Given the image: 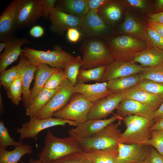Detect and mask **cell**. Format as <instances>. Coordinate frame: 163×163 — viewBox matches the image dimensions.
Masks as SVG:
<instances>
[{
  "instance_id": "1",
  "label": "cell",
  "mask_w": 163,
  "mask_h": 163,
  "mask_svg": "<svg viewBox=\"0 0 163 163\" xmlns=\"http://www.w3.org/2000/svg\"><path fill=\"white\" fill-rule=\"evenodd\" d=\"M84 151L78 141L70 136L60 138L48 131L45 138L44 145L38 154L39 159L43 163H50L76 152Z\"/></svg>"
},
{
  "instance_id": "2",
  "label": "cell",
  "mask_w": 163,
  "mask_h": 163,
  "mask_svg": "<svg viewBox=\"0 0 163 163\" xmlns=\"http://www.w3.org/2000/svg\"><path fill=\"white\" fill-rule=\"evenodd\" d=\"M80 50L82 54L81 68L83 69L107 65L114 61L108 46L98 38L86 39Z\"/></svg>"
},
{
  "instance_id": "3",
  "label": "cell",
  "mask_w": 163,
  "mask_h": 163,
  "mask_svg": "<svg viewBox=\"0 0 163 163\" xmlns=\"http://www.w3.org/2000/svg\"><path fill=\"white\" fill-rule=\"evenodd\" d=\"M126 129L118 140V143L126 144H144L151 137L149 129L154 123L142 117L130 115L123 118Z\"/></svg>"
},
{
  "instance_id": "4",
  "label": "cell",
  "mask_w": 163,
  "mask_h": 163,
  "mask_svg": "<svg viewBox=\"0 0 163 163\" xmlns=\"http://www.w3.org/2000/svg\"><path fill=\"white\" fill-rule=\"evenodd\" d=\"M123 119L119 120L116 123H111L88 138L74 137L79 142L84 151L90 149L102 150L117 149L118 140L122 133L119 127L121 124Z\"/></svg>"
},
{
  "instance_id": "5",
  "label": "cell",
  "mask_w": 163,
  "mask_h": 163,
  "mask_svg": "<svg viewBox=\"0 0 163 163\" xmlns=\"http://www.w3.org/2000/svg\"><path fill=\"white\" fill-rule=\"evenodd\" d=\"M108 44L114 60L125 62L133 61L137 53L151 46L146 41L129 35L114 37Z\"/></svg>"
},
{
  "instance_id": "6",
  "label": "cell",
  "mask_w": 163,
  "mask_h": 163,
  "mask_svg": "<svg viewBox=\"0 0 163 163\" xmlns=\"http://www.w3.org/2000/svg\"><path fill=\"white\" fill-rule=\"evenodd\" d=\"M22 54L31 64L38 66L45 64L53 68L63 69L68 61L73 56L58 45H55L53 50L47 51L37 50L25 46L23 49Z\"/></svg>"
},
{
  "instance_id": "7",
  "label": "cell",
  "mask_w": 163,
  "mask_h": 163,
  "mask_svg": "<svg viewBox=\"0 0 163 163\" xmlns=\"http://www.w3.org/2000/svg\"><path fill=\"white\" fill-rule=\"evenodd\" d=\"M69 103L63 108L55 113V118L76 122L79 124L87 119L88 112L93 104L80 93H75Z\"/></svg>"
},
{
  "instance_id": "8",
  "label": "cell",
  "mask_w": 163,
  "mask_h": 163,
  "mask_svg": "<svg viewBox=\"0 0 163 163\" xmlns=\"http://www.w3.org/2000/svg\"><path fill=\"white\" fill-rule=\"evenodd\" d=\"M67 124L75 126L79 124L74 121L55 117L37 119L30 117L28 122L23 124L21 127L16 129V131L19 134L21 140L27 138L36 139L38 134L42 130L55 126H65Z\"/></svg>"
},
{
  "instance_id": "9",
  "label": "cell",
  "mask_w": 163,
  "mask_h": 163,
  "mask_svg": "<svg viewBox=\"0 0 163 163\" xmlns=\"http://www.w3.org/2000/svg\"><path fill=\"white\" fill-rule=\"evenodd\" d=\"M75 85L66 79L48 102L34 117L37 119L53 117L54 113L64 107L75 93Z\"/></svg>"
},
{
  "instance_id": "10",
  "label": "cell",
  "mask_w": 163,
  "mask_h": 163,
  "mask_svg": "<svg viewBox=\"0 0 163 163\" xmlns=\"http://www.w3.org/2000/svg\"><path fill=\"white\" fill-rule=\"evenodd\" d=\"M17 4L15 30L35 24L43 17L40 0H15Z\"/></svg>"
},
{
  "instance_id": "11",
  "label": "cell",
  "mask_w": 163,
  "mask_h": 163,
  "mask_svg": "<svg viewBox=\"0 0 163 163\" xmlns=\"http://www.w3.org/2000/svg\"><path fill=\"white\" fill-rule=\"evenodd\" d=\"M127 91L111 93L94 102L88 112L87 119H101L112 113L125 98Z\"/></svg>"
},
{
  "instance_id": "12",
  "label": "cell",
  "mask_w": 163,
  "mask_h": 163,
  "mask_svg": "<svg viewBox=\"0 0 163 163\" xmlns=\"http://www.w3.org/2000/svg\"><path fill=\"white\" fill-rule=\"evenodd\" d=\"M83 18L67 14L55 7L48 19L50 23V30L62 35L70 28H75L79 30L82 26Z\"/></svg>"
},
{
  "instance_id": "13",
  "label": "cell",
  "mask_w": 163,
  "mask_h": 163,
  "mask_svg": "<svg viewBox=\"0 0 163 163\" xmlns=\"http://www.w3.org/2000/svg\"><path fill=\"white\" fill-rule=\"evenodd\" d=\"M109 30V26L98 14L97 10H94L90 11L83 18L79 31L84 38H99L105 36Z\"/></svg>"
},
{
  "instance_id": "14",
  "label": "cell",
  "mask_w": 163,
  "mask_h": 163,
  "mask_svg": "<svg viewBox=\"0 0 163 163\" xmlns=\"http://www.w3.org/2000/svg\"><path fill=\"white\" fill-rule=\"evenodd\" d=\"M117 150L118 163H141L149 156L150 146L119 143Z\"/></svg>"
},
{
  "instance_id": "15",
  "label": "cell",
  "mask_w": 163,
  "mask_h": 163,
  "mask_svg": "<svg viewBox=\"0 0 163 163\" xmlns=\"http://www.w3.org/2000/svg\"><path fill=\"white\" fill-rule=\"evenodd\" d=\"M144 67L133 61L125 62L114 60L106 66L102 76L101 82L139 74Z\"/></svg>"
},
{
  "instance_id": "16",
  "label": "cell",
  "mask_w": 163,
  "mask_h": 163,
  "mask_svg": "<svg viewBox=\"0 0 163 163\" xmlns=\"http://www.w3.org/2000/svg\"><path fill=\"white\" fill-rule=\"evenodd\" d=\"M123 118L117 114L107 119L87 120L79 124L76 128L69 130L70 136L82 139H86L98 132L115 120Z\"/></svg>"
},
{
  "instance_id": "17",
  "label": "cell",
  "mask_w": 163,
  "mask_h": 163,
  "mask_svg": "<svg viewBox=\"0 0 163 163\" xmlns=\"http://www.w3.org/2000/svg\"><path fill=\"white\" fill-rule=\"evenodd\" d=\"M31 42L25 38L12 36L7 46L0 55V73L6 69L8 66L16 61L22 53L21 46Z\"/></svg>"
},
{
  "instance_id": "18",
  "label": "cell",
  "mask_w": 163,
  "mask_h": 163,
  "mask_svg": "<svg viewBox=\"0 0 163 163\" xmlns=\"http://www.w3.org/2000/svg\"><path fill=\"white\" fill-rule=\"evenodd\" d=\"M116 110L117 114L123 118L129 115H133L153 120L156 110L138 101L126 99L120 102Z\"/></svg>"
},
{
  "instance_id": "19",
  "label": "cell",
  "mask_w": 163,
  "mask_h": 163,
  "mask_svg": "<svg viewBox=\"0 0 163 163\" xmlns=\"http://www.w3.org/2000/svg\"><path fill=\"white\" fill-rule=\"evenodd\" d=\"M17 4L15 0L11 2L0 17V40L2 41L13 36L16 31Z\"/></svg>"
},
{
  "instance_id": "20",
  "label": "cell",
  "mask_w": 163,
  "mask_h": 163,
  "mask_svg": "<svg viewBox=\"0 0 163 163\" xmlns=\"http://www.w3.org/2000/svg\"><path fill=\"white\" fill-rule=\"evenodd\" d=\"M75 87L76 93L80 94L85 99L92 103L112 93L107 88V82L91 84L77 83Z\"/></svg>"
},
{
  "instance_id": "21",
  "label": "cell",
  "mask_w": 163,
  "mask_h": 163,
  "mask_svg": "<svg viewBox=\"0 0 163 163\" xmlns=\"http://www.w3.org/2000/svg\"><path fill=\"white\" fill-rule=\"evenodd\" d=\"M125 99L138 101L156 110L163 102V100L158 96L139 88L136 85L127 91Z\"/></svg>"
},
{
  "instance_id": "22",
  "label": "cell",
  "mask_w": 163,
  "mask_h": 163,
  "mask_svg": "<svg viewBox=\"0 0 163 163\" xmlns=\"http://www.w3.org/2000/svg\"><path fill=\"white\" fill-rule=\"evenodd\" d=\"M133 61L139 63L143 67H152L163 64V50L149 46L137 53Z\"/></svg>"
},
{
  "instance_id": "23",
  "label": "cell",
  "mask_w": 163,
  "mask_h": 163,
  "mask_svg": "<svg viewBox=\"0 0 163 163\" xmlns=\"http://www.w3.org/2000/svg\"><path fill=\"white\" fill-rule=\"evenodd\" d=\"M55 7L67 14L81 18L89 11L87 0H57Z\"/></svg>"
},
{
  "instance_id": "24",
  "label": "cell",
  "mask_w": 163,
  "mask_h": 163,
  "mask_svg": "<svg viewBox=\"0 0 163 163\" xmlns=\"http://www.w3.org/2000/svg\"><path fill=\"white\" fill-rule=\"evenodd\" d=\"M59 69H60L52 68L45 64H40L37 66V69L35 72L34 85L30 90L29 104L37 94L43 89L45 83L51 75Z\"/></svg>"
},
{
  "instance_id": "25",
  "label": "cell",
  "mask_w": 163,
  "mask_h": 163,
  "mask_svg": "<svg viewBox=\"0 0 163 163\" xmlns=\"http://www.w3.org/2000/svg\"><path fill=\"white\" fill-rule=\"evenodd\" d=\"M29 63L26 58L21 54L17 65L10 69H5L0 73V84L5 90L8 89L10 85L14 80L22 75Z\"/></svg>"
},
{
  "instance_id": "26",
  "label": "cell",
  "mask_w": 163,
  "mask_h": 163,
  "mask_svg": "<svg viewBox=\"0 0 163 163\" xmlns=\"http://www.w3.org/2000/svg\"><path fill=\"white\" fill-rule=\"evenodd\" d=\"M59 87L52 90L43 88L29 103L26 109V115L30 117H35L47 104Z\"/></svg>"
},
{
  "instance_id": "27",
  "label": "cell",
  "mask_w": 163,
  "mask_h": 163,
  "mask_svg": "<svg viewBox=\"0 0 163 163\" xmlns=\"http://www.w3.org/2000/svg\"><path fill=\"white\" fill-rule=\"evenodd\" d=\"M141 80L139 74H133L107 82V87L112 93L121 92L137 85Z\"/></svg>"
},
{
  "instance_id": "28",
  "label": "cell",
  "mask_w": 163,
  "mask_h": 163,
  "mask_svg": "<svg viewBox=\"0 0 163 163\" xmlns=\"http://www.w3.org/2000/svg\"><path fill=\"white\" fill-rule=\"evenodd\" d=\"M123 32L138 39L150 43L147 33L146 28L138 22L133 17L127 16L121 26Z\"/></svg>"
},
{
  "instance_id": "29",
  "label": "cell",
  "mask_w": 163,
  "mask_h": 163,
  "mask_svg": "<svg viewBox=\"0 0 163 163\" xmlns=\"http://www.w3.org/2000/svg\"><path fill=\"white\" fill-rule=\"evenodd\" d=\"M33 152L32 147L27 144L16 146L11 151L0 149V163H18L24 155Z\"/></svg>"
},
{
  "instance_id": "30",
  "label": "cell",
  "mask_w": 163,
  "mask_h": 163,
  "mask_svg": "<svg viewBox=\"0 0 163 163\" xmlns=\"http://www.w3.org/2000/svg\"><path fill=\"white\" fill-rule=\"evenodd\" d=\"M97 13L106 24V22L113 23L120 19L122 11L117 2L108 0L97 10Z\"/></svg>"
},
{
  "instance_id": "31",
  "label": "cell",
  "mask_w": 163,
  "mask_h": 163,
  "mask_svg": "<svg viewBox=\"0 0 163 163\" xmlns=\"http://www.w3.org/2000/svg\"><path fill=\"white\" fill-rule=\"evenodd\" d=\"M84 151L91 158L93 163H118L117 149L102 150L90 149Z\"/></svg>"
},
{
  "instance_id": "32",
  "label": "cell",
  "mask_w": 163,
  "mask_h": 163,
  "mask_svg": "<svg viewBox=\"0 0 163 163\" xmlns=\"http://www.w3.org/2000/svg\"><path fill=\"white\" fill-rule=\"evenodd\" d=\"M37 68V66L29 63L26 67L21 76L23 88L21 100L23 106L25 109L27 108L30 101V87Z\"/></svg>"
},
{
  "instance_id": "33",
  "label": "cell",
  "mask_w": 163,
  "mask_h": 163,
  "mask_svg": "<svg viewBox=\"0 0 163 163\" xmlns=\"http://www.w3.org/2000/svg\"><path fill=\"white\" fill-rule=\"evenodd\" d=\"M107 66L101 65L90 69L80 68L77 77L76 83H84L92 81L101 82L102 76Z\"/></svg>"
},
{
  "instance_id": "34",
  "label": "cell",
  "mask_w": 163,
  "mask_h": 163,
  "mask_svg": "<svg viewBox=\"0 0 163 163\" xmlns=\"http://www.w3.org/2000/svg\"><path fill=\"white\" fill-rule=\"evenodd\" d=\"M82 59L78 55L73 56L66 64L64 70L66 78L74 85L76 84V79L81 67Z\"/></svg>"
},
{
  "instance_id": "35",
  "label": "cell",
  "mask_w": 163,
  "mask_h": 163,
  "mask_svg": "<svg viewBox=\"0 0 163 163\" xmlns=\"http://www.w3.org/2000/svg\"><path fill=\"white\" fill-rule=\"evenodd\" d=\"M139 74L141 80L147 79L163 83V64L152 67H144Z\"/></svg>"
},
{
  "instance_id": "36",
  "label": "cell",
  "mask_w": 163,
  "mask_h": 163,
  "mask_svg": "<svg viewBox=\"0 0 163 163\" xmlns=\"http://www.w3.org/2000/svg\"><path fill=\"white\" fill-rule=\"evenodd\" d=\"M136 86L157 95L163 100V83L144 79L141 80Z\"/></svg>"
},
{
  "instance_id": "37",
  "label": "cell",
  "mask_w": 163,
  "mask_h": 163,
  "mask_svg": "<svg viewBox=\"0 0 163 163\" xmlns=\"http://www.w3.org/2000/svg\"><path fill=\"white\" fill-rule=\"evenodd\" d=\"M21 76L17 78L12 83L7 90L8 98L11 100L14 105L17 106L19 102L21 100V96L22 94Z\"/></svg>"
},
{
  "instance_id": "38",
  "label": "cell",
  "mask_w": 163,
  "mask_h": 163,
  "mask_svg": "<svg viewBox=\"0 0 163 163\" xmlns=\"http://www.w3.org/2000/svg\"><path fill=\"white\" fill-rule=\"evenodd\" d=\"M24 144L22 141H16L10 136L7 128L5 127L3 120L0 121V149H6L9 146L15 147Z\"/></svg>"
},
{
  "instance_id": "39",
  "label": "cell",
  "mask_w": 163,
  "mask_h": 163,
  "mask_svg": "<svg viewBox=\"0 0 163 163\" xmlns=\"http://www.w3.org/2000/svg\"><path fill=\"white\" fill-rule=\"evenodd\" d=\"M66 79L64 69H59L51 75L43 88L51 90L56 89L62 84Z\"/></svg>"
},
{
  "instance_id": "40",
  "label": "cell",
  "mask_w": 163,
  "mask_h": 163,
  "mask_svg": "<svg viewBox=\"0 0 163 163\" xmlns=\"http://www.w3.org/2000/svg\"><path fill=\"white\" fill-rule=\"evenodd\" d=\"M59 160L63 163H93L84 151L73 153Z\"/></svg>"
},
{
  "instance_id": "41",
  "label": "cell",
  "mask_w": 163,
  "mask_h": 163,
  "mask_svg": "<svg viewBox=\"0 0 163 163\" xmlns=\"http://www.w3.org/2000/svg\"><path fill=\"white\" fill-rule=\"evenodd\" d=\"M150 132L151 137L145 145L153 147L163 156V131L151 130Z\"/></svg>"
},
{
  "instance_id": "42",
  "label": "cell",
  "mask_w": 163,
  "mask_h": 163,
  "mask_svg": "<svg viewBox=\"0 0 163 163\" xmlns=\"http://www.w3.org/2000/svg\"><path fill=\"white\" fill-rule=\"evenodd\" d=\"M146 30L151 45L163 50V38L153 29L148 26L146 27Z\"/></svg>"
},
{
  "instance_id": "43",
  "label": "cell",
  "mask_w": 163,
  "mask_h": 163,
  "mask_svg": "<svg viewBox=\"0 0 163 163\" xmlns=\"http://www.w3.org/2000/svg\"><path fill=\"white\" fill-rule=\"evenodd\" d=\"M43 17L47 19L55 7L57 0H40Z\"/></svg>"
},
{
  "instance_id": "44",
  "label": "cell",
  "mask_w": 163,
  "mask_h": 163,
  "mask_svg": "<svg viewBox=\"0 0 163 163\" xmlns=\"http://www.w3.org/2000/svg\"><path fill=\"white\" fill-rule=\"evenodd\" d=\"M149 159L150 163H163V156L159 154L154 148L151 146Z\"/></svg>"
},
{
  "instance_id": "45",
  "label": "cell",
  "mask_w": 163,
  "mask_h": 163,
  "mask_svg": "<svg viewBox=\"0 0 163 163\" xmlns=\"http://www.w3.org/2000/svg\"><path fill=\"white\" fill-rule=\"evenodd\" d=\"M81 35L80 31L76 29L70 28L67 30V38L71 42H77L79 40Z\"/></svg>"
},
{
  "instance_id": "46",
  "label": "cell",
  "mask_w": 163,
  "mask_h": 163,
  "mask_svg": "<svg viewBox=\"0 0 163 163\" xmlns=\"http://www.w3.org/2000/svg\"><path fill=\"white\" fill-rule=\"evenodd\" d=\"M108 0H87L88 6L89 11L97 10L105 4Z\"/></svg>"
},
{
  "instance_id": "47",
  "label": "cell",
  "mask_w": 163,
  "mask_h": 163,
  "mask_svg": "<svg viewBox=\"0 0 163 163\" xmlns=\"http://www.w3.org/2000/svg\"><path fill=\"white\" fill-rule=\"evenodd\" d=\"M30 35L34 38H39L42 36L44 34V30L41 26L37 25L33 26L30 30Z\"/></svg>"
},
{
  "instance_id": "48",
  "label": "cell",
  "mask_w": 163,
  "mask_h": 163,
  "mask_svg": "<svg viewBox=\"0 0 163 163\" xmlns=\"http://www.w3.org/2000/svg\"><path fill=\"white\" fill-rule=\"evenodd\" d=\"M149 21V22L163 24V11L150 15Z\"/></svg>"
},
{
  "instance_id": "49",
  "label": "cell",
  "mask_w": 163,
  "mask_h": 163,
  "mask_svg": "<svg viewBox=\"0 0 163 163\" xmlns=\"http://www.w3.org/2000/svg\"><path fill=\"white\" fill-rule=\"evenodd\" d=\"M148 26L153 29L163 38V24L149 22Z\"/></svg>"
},
{
  "instance_id": "50",
  "label": "cell",
  "mask_w": 163,
  "mask_h": 163,
  "mask_svg": "<svg viewBox=\"0 0 163 163\" xmlns=\"http://www.w3.org/2000/svg\"><path fill=\"white\" fill-rule=\"evenodd\" d=\"M163 118V102L159 107L156 111L153 118L155 123Z\"/></svg>"
},
{
  "instance_id": "51",
  "label": "cell",
  "mask_w": 163,
  "mask_h": 163,
  "mask_svg": "<svg viewBox=\"0 0 163 163\" xmlns=\"http://www.w3.org/2000/svg\"><path fill=\"white\" fill-rule=\"evenodd\" d=\"M127 2L131 5L136 8H142L145 5V2L142 0H127Z\"/></svg>"
},
{
  "instance_id": "52",
  "label": "cell",
  "mask_w": 163,
  "mask_h": 163,
  "mask_svg": "<svg viewBox=\"0 0 163 163\" xmlns=\"http://www.w3.org/2000/svg\"><path fill=\"white\" fill-rule=\"evenodd\" d=\"M150 131L157 130L163 131V118L154 123L149 129Z\"/></svg>"
},
{
  "instance_id": "53",
  "label": "cell",
  "mask_w": 163,
  "mask_h": 163,
  "mask_svg": "<svg viewBox=\"0 0 163 163\" xmlns=\"http://www.w3.org/2000/svg\"><path fill=\"white\" fill-rule=\"evenodd\" d=\"M163 11V0H158L156 1V13Z\"/></svg>"
},
{
  "instance_id": "54",
  "label": "cell",
  "mask_w": 163,
  "mask_h": 163,
  "mask_svg": "<svg viewBox=\"0 0 163 163\" xmlns=\"http://www.w3.org/2000/svg\"><path fill=\"white\" fill-rule=\"evenodd\" d=\"M12 37V36H11ZM8 37L4 40L0 42V52H1L7 46L9 43L11 37Z\"/></svg>"
},
{
  "instance_id": "55",
  "label": "cell",
  "mask_w": 163,
  "mask_h": 163,
  "mask_svg": "<svg viewBox=\"0 0 163 163\" xmlns=\"http://www.w3.org/2000/svg\"><path fill=\"white\" fill-rule=\"evenodd\" d=\"M4 110V106L3 105L2 101V98L1 95V94H0V114L1 115L3 113Z\"/></svg>"
},
{
  "instance_id": "56",
  "label": "cell",
  "mask_w": 163,
  "mask_h": 163,
  "mask_svg": "<svg viewBox=\"0 0 163 163\" xmlns=\"http://www.w3.org/2000/svg\"><path fill=\"white\" fill-rule=\"evenodd\" d=\"M29 163H43L39 159L34 160L30 158L29 160Z\"/></svg>"
},
{
  "instance_id": "57",
  "label": "cell",
  "mask_w": 163,
  "mask_h": 163,
  "mask_svg": "<svg viewBox=\"0 0 163 163\" xmlns=\"http://www.w3.org/2000/svg\"><path fill=\"white\" fill-rule=\"evenodd\" d=\"M50 163H63L60 160H58L56 161H53L51 162Z\"/></svg>"
},
{
  "instance_id": "58",
  "label": "cell",
  "mask_w": 163,
  "mask_h": 163,
  "mask_svg": "<svg viewBox=\"0 0 163 163\" xmlns=\"http://www.w3.org/2000/svg\"><path fill=\"white\" fill-rule=\"evenodd\" d=\"M141 163H150L149 159V157L147 159H146L145 160H144V161H143Z\"/></svg>"
}]
</instances>
